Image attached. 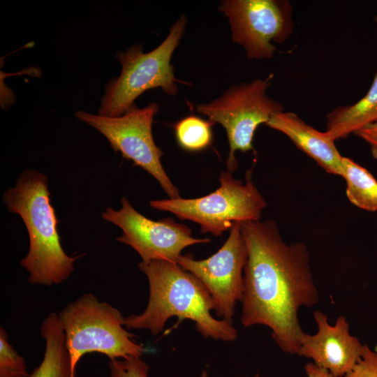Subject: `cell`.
<instances>
[{
  "label": "cell",
  "instance_id": "obj_1",
  "mask_svg": "<svg viewBox=\"0 0 377 377\" xmlns=\"http://www.w3.org/2000/svg\"><path fill=\"white\" fill-rule=\"evenodd\" d=\"M247 249L241 301L244 327H269L273 340L286 353H298L304 332L298 312L320 300L306 244H287L273 220L241 223Z\"/></svg>",
  "mask_w": 377,
  "mask_h": 377
},
{
  "label": "cell",
  "instance_id": "obj_2",
  "mask_svg": "<svg viewBox=\"0 0 377 377\" xmlns=\"http://www.w3.org/2000/svg\"><path fill=\"white\" fill-rule=\"evenodd\" d=\"M139 269L149 283V300L140 314L125 318L128 329L145 330L152 335L161 332L172 317L195 323L205 338L232 342L237 338L232 324L214 318L213 300L202 283L177 263L158 260L141 261Z\"/></svg>",
  "mask_w": 377,
  "mask_h": 377
},
{
  "label": "cell",
  "instance_id": "obj_3",
  "mask_svg": "<svg viewBox=\"0 0 377 377\" xmlns=\"http://www.w3.org/2000/svg\"><path fill=\"white\" fill-rule=\"evenodd\" d=\"M3 200L9 212L20 215L28 232L29 251L21 266L29 273V283L50 286L66 281L81 256H68L61 245L47 177L37 170L23 171Z\"/></svg>",
  "mask_w": 377,
  "mask_h": 377
},
{
  "label": "cell",
  "instance_id": "obj_4",
  "mask_svg": "<svg viewBox=\"0 0 377 377\" xmlns=\"http://www.w3.org/2000/svg\"><path fill=\"white\" fill-rule=\"evenodd\" d=\"M187 19L184 15L172 25L163 42L155 49L145 52L141 44L126 51H118L115 57L121 66L119 76L110 79L104 87L98 114L122 115L135 105V101L147 90L161 88L170 96L178 91L177 80L171 64L172 56L184 34Z\"/></svg>",
  "mask_w": 377,
  "mask_h": 377
},
{
  "label": "cell",
  "instance_id": "obj_5",
  "mask_svg": "<svg viewBox=\"0 0 377 377\" xmlns=\"http://www.w3.org/2000/svg\"><path fill=\"white\" fill-rule=\"evenodd\" d=\"M58 317L75 375L80 360L87 353H98L110 360H125L141 357L145 353L142 345L126 330L121 313L91 293L69 302Z\"/></svg>",
  "mask_w": 377,
  "mask_h": 377
},
{
  "label": "cell",
  "instance_id": "obj_6",
  "mask_svg": "<svg viewBox=\"0 0 377 377\" xmlns=\"http://www.w3.org/2000/svg\"><path fill=\"white\" fill-rule=\"evenodd\" d=\"M251 170L246 173V182L235 179L228 171L220 175L219 187L197 198L154 200L149 205L170 212L181 220L200 225L202 233L221 236L235 222L260 221L267 202L252 181Z\"/></svg>",
  "mask_w": 377,
  "mask_h": 377
},
{
  "label": "cell",
  "instance_id": "obj_7",
  "mask_svg": "<svg viewBox=\"0 0 377 377\" xmlns=\"http://www.w3.org/2000/svg\"><path fill=\"white\" fill-rule=\"evenodd\" d=\"M274 76L270 73L264 78L232 85L219 97L196 106L198 113L225 128L230 148L226 161L230 172L237 168V151H254L253 138L259 125L266 124L273 114L284 110L281 103L267 93Z\"/></svg>",
  "mask_w": 377,
  "mask_h": 377
},
{
  "label": "cell",
  "instance_id": "obj_8",
  "mask_svg": "<svg viewBox=\"0 0 377 377\" xmlns=\"http://www.w3.org/2000/svg\"><path fill=\"white\" fill-rule=\"evenodd\" d=\"M158 105L151 103L140 108L135 104L122 115L106 117L84 110L75 112V117L96 128L108 140L114 152L132 161L152 175L170 199L180 198L177 188L172 183L163 168V151L156 145L152 135L154 117Z\"/></svg>",
  "mask_w": 377,
  "mask_h": 377
},
{
  "label": "cell",
  "instance_id": "obj_9",
  "mask_svg": "<svg viewBox=\"0 0 377 377\" xmlns=\"http://www.w3.org/2000/svg\"><path fill=\"white\" fill-rule=\"evenodd\" d=\"M219 10L228 19L231 38L249 59H269L293 34V6L288 0H223Z\"/></svg>",
  "mask_w": 377,
  "mask_h": 377
},
{
  "label": "cell",
  "instance_id": "obj_10",
  "mask_svg": "<svg viewBox=\"0 0 377 377\" xmlns=\"http://www.w3.org/2000/svg\"><path fill=\"white\" fill-rule=\"evenodd\" d=\"M246 259L241 223L235 222L228 238L215 253L203 260H196L191 254L181 255L177 263L205 287L217 318L232 324L236 304L242 300Z\"/></svg>",
  "mask_w": 377,
  "mask_h": 377
},
{
  "label": "cell",
  "instance_id": "obj_11",
  "mask_svg": "<svg viewBox=\"0 0 377 377\" xmlns=\"http://www.w3.org/2000/svg\"><path fill=\"white\" fill-rule=\"evenodd\" d=\"M121 208L107 207L102 217L119 227L122 235L117 238L132 247L142 262L163 260L177 263L184 249L211 242L209 238L192 237L191 230L171 218L153 221L139 213L126 198L121 200Z\"/></svg>",
  "mask_w": 377,
  "mask_h": 377
},
{
  "label": "cell",
  "instance_id": "obj_12",
  "mask_svg": "<svg viewBox=\"0 0 377 377\" xmlns=\"http://www.w3.org/2000/svg\"><path fill=\"white\" fill-rule=\"evenodd\" d=\"M313 318L317 332L313 334L303 333L297 355L311 359L315 365L334 377H344L358 362L364 345L350 334L346 317L339 316L331 325L327 316L316 310Z\"/></svg>",
  "mask_w": 377,
  "mask_h": 377
},
{
  "label": "cell",
  "instance_id": "obj_13",
  "mask_svg": "<svg viewBox=\"0 0 377 377\" xmlns=\"http://www.w3.org/2000/svg\"><path fill=\"white\" fill-rule=\"evenodd\" d=\"M266 125L286 135L327 173L343 177V156L335 145V140L326 131H320L295 113L284 110L273 114Z\"/></svg>",
  "mask_w": 377,
  "mask_h": 377
},
{
  "label": "cell",
  "instance_id": "obj_14",
  "mask_svg": "<svg viewBox=\"0 0 377 377\" xmlns=\"http://www.w3.org/2000/svg\"><path fill=\"white\" fill-rule=\"evenodd\" d=\"M326 132L335 141L377 120V71L367 94L352 105L338 106L327 114Z\"/></svg>",
  "mask_w": 377,
  "mask_h": 377
},
{
  "label": "cell",
  "instance_id": "obj_15",
  "mask_svg": "<svg viewBox=\"0 0 377 377\" xmlns=\"http://www.w3.org/2000/svg\"><path fill=\"white\" fill-rule=\"evenodd\" d=\"M40 332L45 342V353L29 377H76L58 314L50 313L42 322Z\"/></svg>",
  "mask_w": 377,
  "mask_h": 377
},
{
  "label": "cell",
  "instance_id": "obj_16",
  "mask_svg": "<svg viewBox=\"0 0 377 377\" xmlns=\"http://www.w3.org/2000/svg\"><path fill=\"white\" fill-rule=\"evenodd\" d=\"M346 196L355 206L369 212L377 211V181L364 167L343 156Z\"/></svg>",
  "mask_w": 377,
  "mask_h": 377
},
{
  "label": "cell",
  "instance_id": "obj_17",
  "mask_svg": "<svg viewBox=\"0 0 377 377\" xmlns=\"http://www.w3.org/2000/svg\"><path fill=\"white\" fill-rule=\"evenodd\" d=\"M214 123L191 114L174 125L178 145L184 150L198 151L207 148L212 141V128Z\"/></svg>",
  "mask_w": 377,
  "mask_h": 377
},
{
  "label": "cell",
  "instance_id": "obj_18",
  "mask_svg": "<svg viewBox=\"0 0 377 377\" xmlns=\"http://www.w3.org/2000/svg\"><path fill=\"white\" fill-rule=\"evenodd\" d=\"M24 358L8 341L6 331L0 328V377H29Z\"/></svg>",
  "mask_w": 377,
  "mask_h": 377
},
{
  "label": "cell",
  "instance_id": "obj_19",
  "mask_svg": "<svg viewBox=\"0 0 377 377\" xmlns=\"http://www.w3.org/2000/svg\"><path fill=\"white\" fill-rule=\"evenodd\" d=\"M109 377H149V365L141 357L113 359L109 361ZM199 377H209L204 369Z\"/></svg>",
  "mask_w": 377,
  "mask_h": 377
},
{
  "label": "cell",
  "instance_id": "obj_20",
  "mask_svg": "<svg viewBox=\"0 0 377 377\" xmlns=\"http://www.w3.org/2000/svg\"><path fill=\"white\" fill-rule=\"evenodd\" d=\"M344 377H377V350L364 345L358 362Z\"/></svg>",
  "mask_w": 377,
  "mask_h": 377
},
{
  "label": "cell",
  "instance_id": "obj_21",
  "mask_svg": "<svg viewBox=\"0 0 377 377\" xmlns=\"http://www.w3.org/2000/svg\"><path fill=\"white\" fill-rule=\"evenodd\" d=\"M355 135L369 145L371 155L377 160V120L359 130Z\"/></svg>",
  "mask_w": 377,
  "mask_h": 377
},
{
  "label": "cell",
  "instance_id": "obj_22",
  "mask_svg": "<svg viewBox=\"0 0 377 377\" xmlns=\"http://www.w3.org/2000/svg\"><path fill=\"white\" fill-rule=\"evenodd\" d=\"M306 375L307 377H334L327 371L321 369L313 362H309L304 366Z\"/></svg>",
  "mask_w": 377,
  "mask_h": 377
},
{
  "label": "cell",
  "instance_id": "obj_23",
  "mask_svg": "<svg viewBox=\"0 0 377 377\" xmlns=\"http://www.w3.org/2000/svg\"><path fill=\"white\" fill-rule=\"evenodd\" d=\"M245 377H260L259 374H256L252 376H245Z\"/></svg>",
  "mask_w": 377,
  "mask_h": 377
},
{
  "label": "cell",
  "instance_id": "obj_24",
  "mask_svg": "<svg viewBox=\"0 0 377 377\" xmlns=\"http://www.w3.org/2000/svg\"><path fill=\"white\" fill-rule=\"evenodd\" d=\"M374 21L377 23V15L374 17Z\"/></svg>",
  "mask_w": 377,
  "mask_h": 377
}]
</instances>
